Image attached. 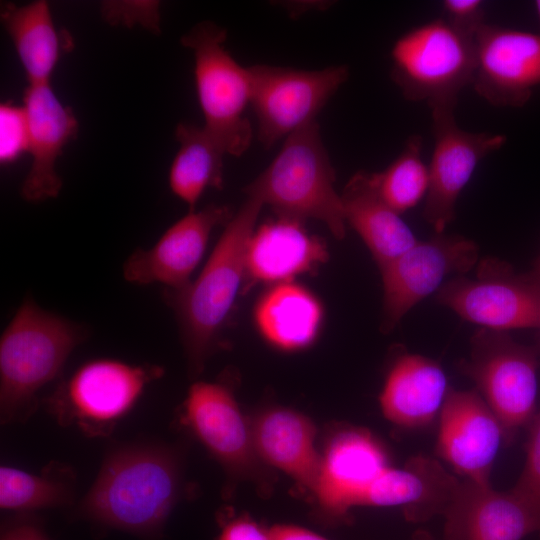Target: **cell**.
Wrapping results in <instances>:
<instances>
[{"label":"cell","instance_id":"52a82bcc","mask_svg":"<svg viewBox=\"0 0 540 540\" xmlns=\"http://www.w3.org/2000/svg\"><path fill=\"white\" fill-rule=\"evenodd\" d=\"M390 57L391 78L407 100L430 109L456 107L460 91L473 81L475 41L435 19L401 35Z\"/></svg>","mask_w":540,"mask_h":540},{"label":"cell","instance_id":"1f68e13d","mask_svg":"<svg viewBox=\"0 0 540 540\" xmlns=\"http://www.w3.org/2000/svg\"><path fill=\"white\" fill-rule=\"evenodd\" d=\"M444 20L458 32L475 38L485 24L484 4L481 0H445L442 4Z\"/></svg>","mask_w":540,"mask_h":540},{"label":"cell","instance_id":"8fae6325","mask_svg":"<svg viewBox=\"0 0 540 540\" xmlns=\"http://www.w3.org/2000/svg\"><path fill=\"white\" fill-rule=\"evenodd\" d=\"M180 420L221 465L228 479L250 480L261 492H269L273 477L256 451L251 425L227 383H193Z\"/></svg>","mask_w":540,"mask_h":540},{"label":"cell","instance_id":"e575fe53","mask_svg":"<svg viewBox=\"0 0 540 540\" xmlns=\"http://www.w3.org/2000/svg\"><path fill=\"white\" fill-rule=\"evenodd\" d=\"M270 540H330L312 530L294 524L269 527Z\"/></svg>","mask_w":540,"mask_h":540},{"label":"cell","instance_id":"e0dca14e","mask_svg":"<svg viewBox=\"0 0 540 540\" xmlns=\"http://www.w3.org/2000/svg\"><path fill=\"white\" fill-rule=\"evenodd\" d=\"M503 439L499 419L477 390L450 388L439 414L438 456L463 479L489 483Z\"/></svg>","mask_w":540,"mask_h":540},{"label":"cell","instance_id":"484cf974","mask_svg":"<svg viewBox=\"0 0 540 540\" xmlns=\"http://www.w3.org/2000/svg\"><path fill=\"white\" fill-rule=\"evenodd\" d=\"M0 16L28 84L50 83L55 67L71 42L57 30L47 1L37 0L20 6L4 3Z\"/></svg>","mask_w":540,"mask_h":540},{"label":"cell","instance_id":"30bf717a","mask_svg":"<svg viewBox=\"0 0 540 540\" xmlns=\"http://www.w3.org/2000/svg\"><path fill=\"white\" fill-rule=\"evenodd\" d=\"M257 137L266 148L317 121L316 117L347 81L344 65L318 70L258 64L248 67Z\"/></svg>","mask_w":540,"mask_h":540},{"label":"cell","instance_id":"74e56055","mask_svg":"<svg viewBox=\"0 0 540 540\" xmlns=\"http://www.w3.org/2000/svg\"><path fill=\"white\" fill-rule=\"evenodd\" d=\"M536 271L540 274V258H539V261H538V265H537Z\"/></svg>","mask_w":540,"mask_h":540},{"label":"cell","instance_id":"d6a6232c","mask_svg":"<svg viewBox=\"0 0 540 540\" xmlns=\"http://www.w3.org/2000/svg\"><path fill=\"white\" fill-rule=\"evenodd\" d=\"M215 540H270L269 527L240 515L224 523Z\"/></svg>","mask_w":540,"mask_h":540},{"label":"cell","instance_id":"d6986e66","mask_svg":"<svg viewBox=\"0 0 540 540\" xmlns=\"http://www.w3.org/2000/svg\"><path fill=\"white\" fill-rule=\"evenodd\" d=\"M23 107L32 162L20 193L26 201L40 202L59 195L62 179L56 171V162L65 146L76 137L79 124L72 109L59 100L50 83L28 84Z\"/></svg>","mask_w":540,"mask_h":540},{"label":"cell","instance_id":"44dd1931","mask_svg":"<svg viewBox=\"0 0 540 540\" xmlns=\"http://www.w3.org/2000/svg\"><path fill=\"white\" fill-rule=\"evenodd\" d=\"M328 259L324 240L310 234L303 222L277 216L255 229L249 240L245 281L248 286L294 281Z\"/></svg>","mask_w":540,"mask_h":540},{"label":"cell","instance_id":"d590c367","mask_svg":"<svg viewBox=\"0 0 540 540\" xmlns=\"http://www.w3.org/2000/svg\"><path fill=\"white\" fill-rule=\"evenodd\" d=\"M409 540H437V539L430 532L419 529V530H416L412 534Z\"/></svg>","mask_w":540,"mask_h":540},{"label":"cell","instance_id":"7a4b0ae2","mask_svg":"<svg viewBox=\"0 0 540 540\" xmlns=\"http://www.w3.org/2000/svg\"><path fill=\"white\" fill-rule=\"evenodd\" d=\"M264 205L250 195L224 226L198 276L178 290L164 289L163 300L178 324L189 373L197 377L222 337L245 283L246 252Z\"/></svg>","mask_w":540,"mask_h":540},{"label":"cell","instance_id":"2e32d148","mask_svg":"<svg viewBox=\"0 0 540 540\" xmlns=\"http://www.w3.org/2000/svg\"><path fill=\"white\" fill-rule=\"evenodd\" d=\"M234 213L225 205L189 211L147 248H137L123 264V277L135 285L154 283L178 290L188 285L207 249L213 230Z\"/></svg>","mask_w":540,"mask_h":540},{"label":"cell","instance_id":"8992f818","mask_svg":"<svg viewBox=\"0 0 540 540\" xmlns=\"http://www.w3.org/2000/svg\"><path fill=\"white\" fill-rule=\"evenodd\" d=\"M163 374L155 364L92 359L57 385L45 399L46 409L62 426L76 427L88 437H107Z\"/></svg>","mask_w":540,"mask_h":540},{"label":"cell","instance_id":"3957f363","mask_svg":"<svg viewBox=\"0 0 540 540\" xmlns=\"http://www.w3.org/2000/svg\"><path fill=\"white\" fill-rule=\"evenodd\" d=\"M87 336L83 325L43 309L27 296L0 338V418L25 422L38 407V393L56 379Z\"/></svg>","mask_w":540,"mask_h":540},{"label":"cell","instance_id":"603a6c76","mask_svg":"<svg viewBox=\"0 0 540 540\" xmlns=\"http://www.w3.org/2000/svg\"><path fill=\"white\" fill-rule=\"evenodd\" d=\"M449 390L437 361L405 354L397 358L387 374L379 398L381 410L398 426L424 427L440 414Z\"/></svg>","mask_w":540,"mask_h":540},{"label":"cell","instance_id":"4316f807","mask_svg":"<svg viewBox=\"0 0 540 540\" xmlns=\"http://www.w3.org/2000/svg\"><path fill=\"white\" fill-rule=\"evenodd\" d=\"M175 138L179 147L168 182L172 193L193 211L208 188H223L226 153L203 127L190 123H179Z\"/></svg>","mask_w":540,"mask_h":540},{"label":"cell","instance_id":"ffe728a7","mask_svg":"<svg viewBox=\"0 0 540 540\" xmlns=\"http://www.w3.org/2000/svg\"><path fill=\"white\" fill-rule=\"evenodd\" d=\"M461 480L437 460L410 458L403 468L389 466L363 493L359 506L401 507L407 521L419 523L443 515Z\"/></svg>","mask_w":540,"mask_h":540},{"label":"cell","instance_id":"ac0fdd59","mask_svg":"<svg viewBox=\"0 0 540 540\" xmlns=\"http://www.w3.org/2000/svg\"><path fill=\"white\" fill-rule=\"evenodd\" d=\"M444 517V540H522L540 531V513L513 489L460 482Z\"/></svg>","mask_w":540,"mask_h":540},{"label":"cell","instance_id":"83f0119b","mask_svg":"<svg viewBox=\"0 0 540 540\" xmlns=\"http://www.w3.org/2000/svg\"><path fill=\"white\" fill-rule=\"evenodd\" d=\"M76 477L59 463L49 464L35 474L14 466L0 467V507L2 510L27 513L62 507L73 502Z\"/></svg>","mask_w":540,"mask_h":540},{"label":"cell","instance_id":"4dcf8cb0","mask_svg":"<svg viewBox=\"0 0 540 540\" xmlns=\"http://www.w3.org/2000/svg\"><path fill=\"white\" fill-rule=\"evenodd\" d=\"M512 489L540 513V410L530 421L525 465Z\"/></svg>","mask_w":540,"mask_h":540},{"label":"cell","instance_id":"6da1fadb","mask_svg":"<svg viewBox=\"0 0 540 540\" xmlns=\"http://www.w3.org/2000/svg\"><path fill=\"white\" fill-rule=\"evenodd\" d=\"M179 448L160 442L112 447L75 515L143 540H159L184 494Z\"/></svg>","mask_w":540,"mask_h":540},{"label":"cell","instance_id":"ba28073f","mask_svg":"<svg viewBox=\"0 0 540 540\" xmlns=\"http://www.w3.org/2000/svg\"><path fill=\"white\" fill-rule=\"evenodd\" d=\"M458 367L499 419L505 440L530 423L538 392L539 362L533 348L507 332L480 328L471 338L469 358Z\"/></svg>","mask_w":540,"mask_h":540},{"label":"cell","instance_id":"f546056e","mask_svg":"<svg viewBox=\"0 0 540 540\" xmlns=\"http://www.w3.org/2000/svg\"><path fill=\"white\" fill-rule=\"evenodd\" d=\"M29 126L25 109L12 103L0 105V163L8 165L28 153Z\"/></svg>","mask_w":540,"mask_h":540},{"label":"cell","instance_id":"cb8c5ba5","mask_svg":"<svg viewBox=\"0 0 540 540\" xmlns=\"http://www.w3.org/2000/svg\"><path fill=\"white\" fill-rule=\"evenodd\" d=\"M324 318L319 297L295 281L270 285L253 308L254 326L261 337L284 352L310 347L322 330Z\"/></svg>","mask_w":540,"mask_h":540},{"label":"cell","instance_id":"f1b7e54d","mask_svg":"<svg viewBox=\"0 0 540 540\" xmlns=\"http://www.w3.org/2000/svg\"><path fill=\"white\" fill-rule=\"evenodd\" d=\"M421 147V137L413 135L385 169L367 172L379 198L398 214L412 209L426 197L429 172L421 157Z\"/></svg>","mask_w":540,"mask_h":540},{"label":"cell","instance_id":"5b68a950","mask_svg":"<svg viewBox=\"0 0 540 540\" xmlns=\"http://www.w3.org/2000/svg\"><path fill=\"white\" fill-rule=\"evenodd\" d=\"M227 32L212 21H201L181 37L194 56V79L205 131L226 154L241 156L251 145L253 129L246 116L251 102L248 67L225 47Z\"/></svg>","mask_w":540,"mask_h":540},{"label":"cell","instance_id":"9a60e30c","mask_svg":"<svg viewBox=\"0 0 540 540\" xmlns=\"http://www.w3.org/2000/svg\"><path fill=\"white\" fill-rule=\"evenodd\" d=\"M474 41L477 94L494 106L525 105L540 86V35L485 23Z\"/></svg>","mask_w":540,"mask_h":540},{"label":"cell","instance_id":"7402d4cb","mask_svg":"<svg viewBox=\"0 0 540 540\" xmlns=\"http://www.w3.org/2000/svg\"><path fill=\"white\" fill-rule=\"evenodd\" d=\"M250 425L260 459L314 494L322 457L315 448L312 421L295 410L273 407L260 413Z\"/></svg>","mask_w":540,"mask_h":540},{"label":"cell","instance_id":"5bb4252c","mask_svg":"<svg viewBox=\"0 0 540 540\" xmlns=\"http://www.w3.org/2000/svg\"><path fill=\"white\" fill-rule=\"evenodd\" d=\"M321 471L314 493L322 521L348 523L350 510L382 471L389 458L382 443L368 430L344 426L336 430L321 456Z\"/></svg>","mask_w":540,"mask_h":540},{"label":"cell","instance_id":"d4e9b609","mask_svg":"<svg viewBox=\"0 0 540 540\" xmlns=\"http://www.w3.org/2000/svg\"><path fill=\"white\" fill-rule=\"evenodd\" d=\"M341 199L346 224L361 237L379 268L418 241L400 214L379 198L367 171H359L350 178Z\"/></svg>","mask_w":540,"mask_h":540},{"label":"cell","instance_id":"8d00e7d4","mask_svg":"<svg viewBox=\"0 0 540 540\" xmlns=\"http://www.w3.org/2000/svg\"><path fill=\"white\" fill-rule=\"evenodd\" d=\"M535 7H536V13H537L538 21H539V24H540V0H537L535 2Z\"/></svg>","mask_w":540,"mask_h":540},{"label":"cell","instance_id":"836d02e7","mask_svg":"<svg viewBox=\"0 0 540 540\" xmlns=\"http://www.w3.org/2000/svg\"><path fill=\"white\" fill-rule=\"evenodd\" d=\"M0 540H50L44 529L26 513L17 515L7 522L1 531Z\"/></svg>","mask_w":540,"mask_h":540},{"label":"cell","instance_id":"7c38bea8","mask_svg":"<svg viewBox=\"0 0 540 540\" xmlns=\"http://www.w3.org/2000/svg\"><path fill=\"white\" fill-rule=\"evenodd\" d=\"M478 262V246L472 240L442 233L418 240L379 268L383 288L382 332H391L416 304L438 291L445 278L465 275Z\"/></svg>","mask_w":540,"mask_h":540},{"label":"cell","instance_id":"277c9868","mask_svg":"<svg viewBox=\"0 0 540 540\" xmlns=\"http://www.w3.org/2000/svg\"><path fill=\"white\" fill-rule=\"evenodd\" d=\"M317 121L284 139L271 163L245 188L278 217L321 221L336 239L346 234L341 194Z\"/></svg>","mask_w":540,"mask_h":540},{"label":"cell","instance_id":"9c48e42d","mask_svg":"<svg viewBox=\"0 0 540 540\" xmlns=\"http://www.w3.org/2000/svg\"><path fill=\"white\" fill-rule=\"evenodd\" d=\"M436 300L481 328H540V274H517L496 258L480 260L473 277L455 276L444 283Z\"/></svg>","mask_w":540,"mask_h":540},{"label":"cell","instance_id":"4fadbf2b","mask_svg":"<svg viewBox=\"0 0 540 540\" xmlns=\"http://www.w3.org/2000/svg\"><path fill=\"white\" fill-rule=\"evenodd\" d=\"M454 111L455 107L431 109L434 148L423 216L435 234L444 233L454 219L457 200L480 161L506 141L502 134L461 129Z\"/></svg>","mask_w":540,"mask_h":540}]
</instances>
